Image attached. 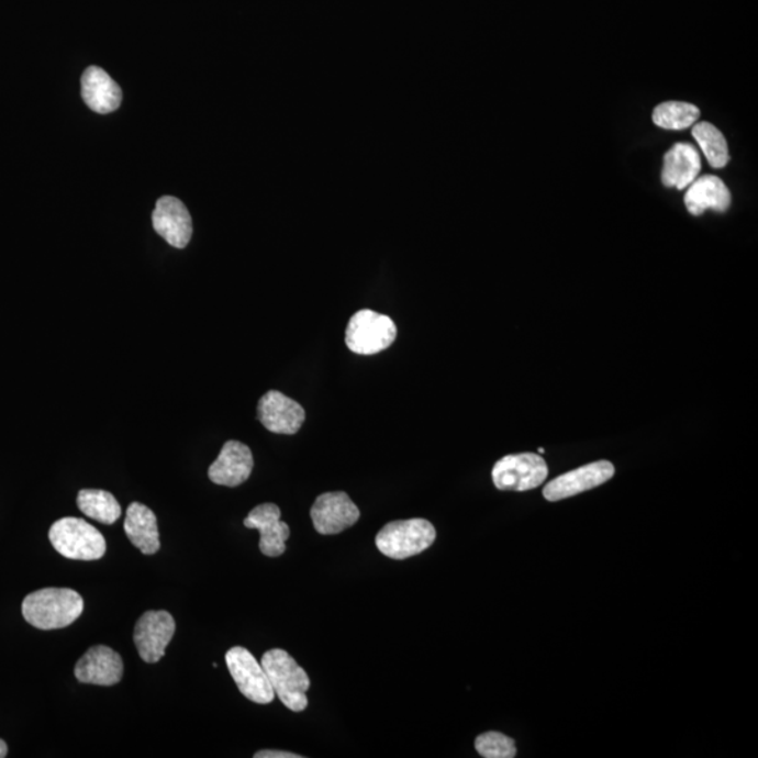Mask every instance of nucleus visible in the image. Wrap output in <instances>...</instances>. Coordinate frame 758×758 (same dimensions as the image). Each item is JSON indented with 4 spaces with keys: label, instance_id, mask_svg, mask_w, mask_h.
Here are the masks:
<instances>
[{
    "label": "nucleus",
    "instance_id": "obj_23",
    "mask_svg": "<svg viewBox=\"0 0 758 758\" xmlns=\"http://www.w3.org/2000/svg\"><path fill=\"white\" fill-rule=\"evenodd\" d=\"M475 749L484 758H513L517 747L512 737L499 732H487L477 737Z\"/></svg>",
    "mask_w": 758,
    "mask_h": 758
},
{
    "label": "nucleus",
    "instance_id": "obj_2",
    "mask_svg": "<svg viewBox=\"0 0 758 758\" xmlns=\"http://www.w3.org/2000/svg\"><path fill=\"white\" fill-rule=\"evenodd\" d=\"M261 666L282 704L290 711H305L306 691L311 689V680L294 657L286 650L271 649L263 655Z\"/></svg>",
    "mask_w": 758,
    "mask_h": 758
},
{
    "label": "nucleus",
    "instance_id": "obj_17",
    "mask_svg": "<svg viewBox=\"0 0 758 758\" xmlns=\"http://www.w3.org/2000/svg\"><path fill=\"white\" fill-rule=\"evenodd\" d=\"M82 99L96 113L109 114L120 108L123 93L104 69L90 67L82 75Z\"/></svg>",
    "mask_w": 758,
    "mask_h": 758
},
{
    "label": "nucleus",
    "instance_id": "obj_25",
    "mask_svg": "<svg viewBox=\"0 0 758 758\" xmlns=\"http://www.w3.org/2000/svg\"><path fill=\"white\" fill-rule=\"evenodd\" d=\"M8 756V745L2 739H0V758Z\"/></svg>",
    "mask_w": 758,
    "mask_h": 758
},
{
    "label": "nucleus",
    "instance_id": "obj_14",
    "mask_svg": "<svg viewBox=\"0 0 758 758\" xmlns=\"http://www.w3.org/2000/svg\"><path fill=\"white\" fill-rule=\"evenodd\" d=\"M245 527L260 533L259 548L263 555L278 558L286 553V543L290 538V527L281 522V510L272 503H265L253 509L245 519Z\"/></svg>",
    "mask_w": 758,
    "mask_h": 758
},
{
    "label": "nucleus",
    "instance_id": "obj_7",
    "mask_svg": "<svg viewBox=\"0 0 758 758\" xmlns=\"http://www.w3.org/2000/svg\"><path fill=\"white\" fill-rule=\"evenodd\" d=\"M225 660L232 679L247 700L266 705L276 699L269 677L249 650L235 646L226 651Z\"/></svg>",
    "mask_w": 758,
    "mask_h": 758
},
{
    "label": "nucleus",
    "instance_id": "obj_10",
    "mask_svg": "<svg viewBox=\"0 0 758 758\" xmlns=\"http://www.w3.org/2000/svg\"><path fill=\"white\" fill-rule=\"evenodd\" d=\"M614 465L610 461L584 465V467L550 480L547 487L544 488V498L548 502H559V500L573 498L576 494L588 492V490L609 482L614 477Z\"/></svg>",
    "mask_w": 758,
    "mask_h": 758
},
{
    "label": "nucleus",
    "instance_id": "obj_8",
    "mask_svg": "<svg viewBox=\"0 0 758 758\" xmlns=\"http://www.w3.org/2000/svg\"><path fill=\"white\" fill-rule=\"evenodd\" d=\"M176 623L168 611H146L135 625L134 642L141 659L158 664L174 639Z\"/></svg>",
    "mask_w": 758,
    "mask_h": 758
},
{
    "label": "nucleus",
    "instance_id": "obj_3",
    "mask_svg": "<svg viewBox=\"0 0 758 758\" xmlns=\"http://www.w3.org/2000/svg\"><path fill=\"white\" fill-rule=\"evenodd\" d=\"M436 537V528L427 520H399L379 531L376 545L388 558L404 560L432 547Z\"/></svg>",
    "mask_w": 758,
    "mask_h": 758
},
{
    "label": "nucleus",
    "instance_id": "obj_4",
    "mask_svg": "<svg viewBox=\"0 0 758 758\" xmlns=\"http://www.w3.org/2000/svg\"><path fill=\"white\" fill-rule=\"evenodd\" d=\"M51 544L65 558L98 560L105 554L103 534L82 519L65 517L51 525Z\"/></svg>",
    "mask_w": 758,
    "mask_h": 758
},
{
    "label": "nucleus",
    "instance_id": "obj_18",
    "mask_svg": "<svg viewBox=\"0 0 758 758\" xmlns=\"http://www.w3.org/2000/svg\"><path fill=\"white\" fill-rule=\"evenodd\" d=\"M701 158L699 152L690 144H676L665 155L661 181L666 187L684 190L699 177Z\"/></svg>",
    "mask_w": 758,
    "mask_h": 758
},
{
    "label": "nucleus",
    "instance_id": "obj_9",
    "mask_svg": "<svg viewBox=\"0 0 758 758\" xmlns=\"http://www.w3.org/2000/svg\"><path fill=\"white\" fill-rule=\"evenodd\" d=\"M313 527L322 535H336L360 520V510L345 492L321 494L311 509Z\"/></svg>",
    "mask_w": 758,
    "mask_h": 758
},
{
    "label": "nucleus",
    "instance_id": "obj_12",
    "mask_svg": "<svg viewBox=\"0 0 758 758\" xmlns=\"http://www.w3.org/2000/svg\"><path fill=\"white\" fill-rule=\"evenodd\" d=\"M305 417L300 403L278 391L265 393L257 404V419L271 433L292 436L300 432Z\"/></svg>",
    "mask_w": 758,
    "mask_h": 758
},
{
    "label": "nucleus",
    "instance_id": "obj_1",
    "mask_svg": "<svg viewBox=\"0 0 758 758\" xmlns=\"http://www.w3.org/2000/svg\"><path fill=\"white\" fill-rule=\"evenodd\" d=\"M83 609V599L78 591L48 588L29 594L23 601L22 613L34 628L49 631L74 624Z\"/></svg>",
    "mask_w": 758,
    "mask_h": 758
},
{
    "label": "nucleus",
    "instance_id": "obj_21",
    "mask_svg": "<svg viewBox=\"0 0 758 758\" xmlns=\"http://www.w3.org/2000/svg\"><path fill=\"white\" fill-rule=\"evenodd\" d=\"M692 136H694L696 144L704 152L707 164L712 168H725L731 159L729 148H727L724 134L715 125L706 123V121L695 123L692 125Z\"/></svg>",
    "mask_w": 758,
    "mask_h": 758
},
{
    "label": "nucleus",
    "instance_id": "obj_24",
    "mask_svg": "<svg viewBox=\"0 0 758 758\" xmlns=\"http://www.w3.org/2000/svg\"><path fill=\"white\" fill-rule=\"evenodd\" d=\"M255 758H302V756L290 751L261 750L256 753Z\"/></svg>",
    "mask_w": 758,
    "mask_h": 758
},
{
    "label": "nucleus",
    "instance_id": "obj_15",
    "mask_svg": "<svg viewBox=\"0 0 758 758\" xmlns=\"http://www.w3.org/2000/svg\"><path fill=\"white\" fill-rule=\"evenodd\" d=\"M255 459L246 444L231 439L222 447L219 458L209 469L212 483L236 488L250 478Z\"/></svg>",
    "mask_w": 758,
    "mask_h": 758
},
{
    "label": "nucleus",
    "instance_id": "obj_11",
    "mask_svg": "<svg viewBox=\"0 0 758 758\" xmlns=\"http://www.w3.org/2000/svg\"><path fill=\"white\" fill-rule=\"evenodd\" d=\"M156 234L176 249H185L193 236V221L183 202L176 197H160L152 214Z\"/></svg>",
    "mask_w": 758,
    "mask_h": 758
},
{
    "label": "nucleus",
    "instance_id": "obj_20",
    "mask_svg": "<svg viewBox=\"0 0 758 758\" xmlns=\"http://www.w3.org/2000/svg\"><path fill=\"white\" fill-rule=\"evenodd\" d=\"M76 503L86 517L93 519L101 524L111 525L121 517V505L118 499L105 490H80Z\"/></svg>",
    "mask_w": 758,
    "mask_h": 758
},
{
    "label": "nucleus",
    "instance_id": "obj_13",
    "mask_svg": "<svg viewBox=\"0 0 758 758\" xmlns=\"http://www.w3.org/2000/svg\"><path fill=\"white\" fill-rule=\"evenodd\" d=\"M124 664L118 651L98 645L80 657L75 666V677L85 684L111 687L123 679Z\"/></svg>",
    "mask_w": 758,
    "mask_h": 758
},
{
    "label": "nucleus",
    "instance_id": "obj_19",
    "mask_svg": "<svg viewBox=\"0 0 758 758\" xmlns=\"http://www.w3.org/2000/svg\"><path fill=\"white\" fill-rule=\"evenodd\" d=\"M126 537L134 547L145 555H154L160 548L158 520L149 508L141 503H133L126 510L124 523Z\"/></svg>",
    "mask_w": 758,
    "mask_h": 758
},
{
    "label": "nucleus",
    "instance_id": "obj_16",
    "mask_svg": "<svg viewBox=\"0 0 758 758\" xmlns=\"http://www.w3.org/2000/svg\"><path fill=\"white\" fill-rule=\"evenodd\" d=\"M684 202L690 214L699 216L707 210L727 211L732 204V196L724 180L717 176L706 175L692 181Z\"/></svg>",
    "mask_w": 758,
    "mask_h": 758
},
{
    "label": "nucleus",
    "instance_id": "obj_22",
    "mask_svg": "<svg viewBox=\"0 0 758 758\" xmlns=\"http://www.w3.org/2000/svg\"><path fill=\"white\" fill-rule=\"evenodd\" d=\"M651 119L660 129L681 131L690 129L699 121L700 110L694 104L667 101L657 105Z\"/></svg>",
    "mask_w": 758,
    "mask_h": 758
},
{
    "label": "nucleus",
    "instance_id": "obj_5",
    "mask_svg": "<svg viewBox=\"0 0 758 758\" xmlns=\"http://www.w3.org/2000/svg\"><path fill=\"white\" fill-rule=\"evenodd\" d=\"M398 336V328L391 317L371 310H361L352 316L346 328V346L360 356L387 350Z\"/></svg>",
    "mask_w": 758,
    "mask_h": 758
},
{
    "label": "nucleus",
    "instance_id": "obj_6",
    "mask_svg": "<svg viewBox=\"0 0 758 758\" xmlns=\"http://www.w3.org/2000/svg\"><path fill=\"white\" fill-rule=\"evenodd\" d=\"M548 478V465L537 454L505 455L492 469L494 487L499 490L527 492Z\"/></svg>",
    "mask_w": 758,
    "mask_h": 758
}]
</instances>
